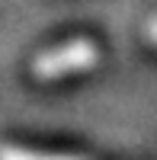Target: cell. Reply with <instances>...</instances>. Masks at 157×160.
Instances as JSON below:
<instances>
[{"instance_id": "1", "label": "cell", "mask_w": 157, "mask_h": 160, "mask_svg": "<svg viewBox=\"0 0 157 160\" xmlns=\"http://www.w3.org/2000/svg\"><path fill=\"white\" fill-rule=\"evenodd\" d=\"M99 61V45L93 38H68V42H58L45 48L42 55H35L32 61V74L35 80H64V77H74V74H84L90 68H96Z\"/></svg>"}, {"instance_id": "2", "label": "cell", "mask_w": 157, "mask_h": 160, "mask_svg": "<svg viewBox=\"0 0 157 160\" xmlns=\"http://www.w3.org/2000/svg\"><path fill=\"white\" fill-rule=\"evenodd\" d=\"M0 160H87L77 154H48L38 148H23V144H0Z\"/></svg>"}, {"instance_id": "3", "label": "cell", "mask_w": 157, "mask_h": 160, "mask_svg": "<svg viewBox=\"0 0 157 160\" xmlns=\"http://www.w3.org/2000/svg\"><path fill=\"white\" fill-rule=\"evenodd\" d=\"M144 35H148V42H151V45H157V16H154V19H148Z\"/></svg>"}]
</instances>
